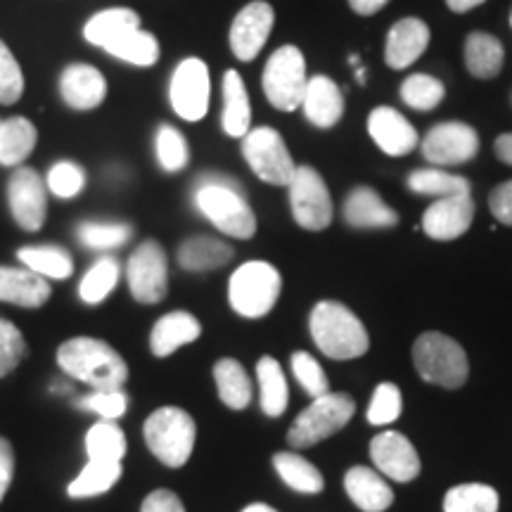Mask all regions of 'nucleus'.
I'll list each match as a JSON object with an SVG mask.
<instances>
[{
  "label": "nucleus",
  "instance_id": "f257e3e1",
  "mask_svg": "<svg viewBox=\"0 0 512 512\" xmlns=\"http://www.w3.org/2000/svg\"><path fill=\"white\" fill-rule=\"evenodd\" d=\"M195 207L204 219L235 240H249L256 233V216L245 190L235 178L223 174L200 176L195 183Z\"/></svg>",
  "mask_w": 512,
  "mask_h": 512
},
{
  "label": "nucleus",
  "instance_id": "f03ea898",
  "mask_svg": "<svg viewBox=\"0 0 512 512\" xmlns=\"http://www.w3.org/2000/svg\"><path fill=\"white\" fill-rule=\"evenodd\" d=\"M57 363L74 380L91 384L93 392L124 389L128 366L117 349L95 337H72L57 349Z\"/></svg>",
  "mask_w": 512,
  "mask_h": 512
},
{
  "label": "nucleus",
  "instance_id": "7ed1b4c3",
  "mask_svg": "<svg viewBox=\"0 0 512 512\" xmlns=\"http://www.w3.org/2000/svg\"><path fill=\"white\" fill-rule=\"evenodd\" d=\"M309 330L316 347L335 361H351L370 349L366 325L349 306L318 302L309 316Z\"/></svg>",
  "mask_w": 512,
  "mask_h": 512
},
{
  "label": "nucleus",
  "instance_id": "20e7f679",
  "mask_svg": "<svg viewBox=\"0 0 512 512\" xmlns=\"http://www.w3.org/2000/svg\"><path fill=\"white\" fill-rule=\"evenodd\" d=\"M413 366L422 380L444 389H460L470 377L465 349L441 332H425L415 339Z\"/></svg>",
  "mask_w": 512,
  "mask_h": 512
},
{
  "label": "nucleus",
  "instance_id": "39448f33",
  "mask_svg": "<svg viewBox=\"0 0 512 512\" xmlns=\"http://www.w3.org/2000/svg\"><path fill=\"white\" fill-rule=\"evenodd\" d=\"M143 437L159 463L166 467H183L195 448L197 425L183 408L164 406L145 420Z\"/></svg>",
  "mask_w": 512,
  "mask_h": 512
},
{
  "label": "nucleus",
  "instance_id": "423d86ee",
  "mask_svg": "<svg viewBox=\"0 0 512 512\" xmlns=\"http://www.w3.org/2000/svg\"><path fill=\"white\" fill-rule=\"evenodd\" d=\"M356 413V401L351 394L344 392H328L311 401L309 408H304L292 422L287 432V444L297 451L311 448L320 441L330 439L332 434L349 425Z\"/></svg>",
  "mask_w": 512,
  "mask_h": 512
},
{
  "label": "nucleus",
  "instance_id": "0eeeda50",
  "mask_svg": "<svg viewBox=\"0 0 512 512\" xmlns=\"http://www.w3.org/2000/svg\"><path fill=\"white\" fill-rule=\"evenodd\" d=\"M283 292V275L268 261H247L230 275L228 302L242 318H264Z\"/></svg>",
  "mask_w": 512,
  "mask_h": 512
},
{
  "label": "nucleus",
  "instance_id": "6e6552de",
  "mask_svg": "<svg viewBox=\"0 0 512 512\" xmlns=\"http://www.w3.org/2000/svg\"><path fill=\"white\" fill-rule=\"evenodd\" d=\"M306 83V60L297 46H283L268 57L261 86L275 110L294 112L302 107Z\"/></svg>",
  "mask_w": 512,
  "mask_h": 512
},
{
  "label": "nucleus",
  "instance_id": "1a4fd4ad",
  "mask_svg": "<svg viewBox=\"0 0 512 512\" xmlns=\"http://www.w3.org/2000/svg\"><path fill=\"white\" fill-rule=\"evenodd\" d=\"M242 157L252 166L256 178H261L264 183L280 185V188H287L294 171H297V164H294L283 136L271 126L252 128L242 138Z\"/></svg>",
  "mask_w": 512,
  "mask_h": 512
},
{
  "label": "nucleus",
  "instance_id": "9d476101",
  "mask_svg": "<svg viewBox=\"0 0 512 512\" xmlns=\"http://www.w3.org/2000/svg\"><path fill=\"white\" fill-rule=\"evenodd\" d=\"M287 190H290L292 216L299 228L311 230V233L330 228L335 207H332L328 185L313 166H297Z\"/></svg>",
  "mask_w": 512,
  "mask_h": 512
},
{
  "label": "nucleus",
  "instance_id": "9b49d317",
  "mask_svg": "<svg viewBox=\"0 0 512 512\" xmlns=\"http://www.w3.org/2000/svg\"><path fill=\"white\" fill-rule=\"evenodd\" d=\"M128 290L138 304H159L169 292V261L157 240L136 247L126 266Z\"/></svg>",
  "mask_w": 512,
  "mask_h": 512
},
{
  "label": "nucleus",
  "instance_id": "f8f14e48",
  "mask_svg": "<svg viewBox=\"0 0 512 512\" xmlns=\"http://www.w3.org/2000/svg\"><path fill=\"white\" fill-rule=\"evenodd\" d=\"M422 157L434 166H460L479 155V136L463 121H444L432 126L420 140Z\"/></svg>",
  "mask_w": 512,
  "mask_h": 512
},
{
  "label": "nucleus",
  "instance_id": "ddd939ff",
  "mask_svg": "<svg viewBox=\"0 0 512 512\" xmlns=\"http://www.w3.org/2000/svg\"><path fill=\"white\" fill-rule=\"evenodd\" d=\"M211 79L209 67L200 57H188L171 76L169 100L178 117L185 121H200L209 110Z\"/></svg>",
  "mask_w": 512,
  "mask_h": 512
},
{
  "label": "nucleus",
  "instance_id": "4468645a",
  "mask_svg": "<svg viewBox=\"0 0 512 512\" xmlns=\"http://www.w3.org/2000/svg\"><path fill=\"white\" fill-rule=\"evenodd\" d=\"M8 204L19 228L36 233L48 216V185L29 166H17L8 181Z\"/></svg>",
  "mask_w": 512,
  "mask_h": 512
},
{
  "label": "nucleus",
  "instance_id": "2eb2a0df",
  "mask_svg": "<svg viewBox=\"0 0 512 512\" xmlns=\"http://www.w3.org/2000/svg\"><path fill=\"white\" fill-rule=\"evenodd\" d=\"M273 22L275 12L264 0H254V3L245 5L238 12V17L233 19V27H230L228 34L233 55L242 62H252L264 50L268 36L273 31Z\"/></svg>",
  "mask_w": 512,
  "mask_h": 512
},
{
  "label": "nucleus",
  "instance_id": "dca6fc26",
  "mask_svg": "<svg viewBox=\"0 0 512 512\" xmlns=\"http://www.w3.org/2000/svg\"><path fill=\"white\" fill-rule=\"evenodd\" d=\"M475 200L470 192L463 195H451L434 200L422 214V230L427 238L437 242H451L458 240L470 230L472 221H475Z\"/></svg>",
  "mask_w": 512,
  "mask_h": 512
},
{
  "label": "nucleus",
  "instance_id": "f3484780",
  "mask_svg": "<svg viewBox=\"0 0 512 512\" xmlns=\"http://www.w3.org/2000/svg\"><path fill=\"white\" fill-rule=\"evenodd\" d=\"M370 458H373L375 470L382 477L394 479V482H413L422 470L418 451H415L411 439L401 432L377 434L370 441Z\"/></svg>",
  "mask_w": 512,
  "mask_h": 512
},
{
  "label": "nucleus",
  "instance_id": "a211bd4d",
  "mask_svg": "<svg viewBox=\"0 0 512 512\" xmlns=\"http://www.w3.org/2000/svg\"><path fill=\"white\" fill-rule=\"evenodd\" d=\"M368 133L389 157H406L420 145L418 131L394 107H375L368 117Z\"/></svg>",
  "mask_w": 512,
  "mask_h": 512
},
{
  "label": "nucleus",
  "instance_id": "6ab92c4d",
  "mask_svg": "<svg viewBox=\"0 0 512 512\" xmlns=\"http://www.w3.org/2000/svg\"><path fill=\"white\" fill-rule=\"evenodd\" d=\"M427 46H430V27L418 17H403L389 29L387 43H384V62L387 67L401 72L418 62Z\"/></svg>",
  "mask_w": 512,
  "mask_h": 512
},
{
  "label": "nucleus",
  "instance_id": "aec40b11",
  "mask_svg": "<svg viewBox=\"0 0 512 512\" xmlns=\"http://www.w3.org/2000/svg\"><path fill=\"white\" fill-rule=\"evenodd\" d=\"M60 95L72 110L91 112L105 100L107 81L91 64H69L60 76Z\"/></svg>",
  "mask_w": 512,
  "mask_h": 512
},
{
  "label": "nucleus",
  "instance_id": "412c9836",
  "mask_svg": "<svg viewBox=\"0 0 512 512\" xmlns=\"http://www.w3.org/2000/svg\"><path fill=\"white\" fill-rule=\"evenodd\" d=\"M304 117L316 128H332L344 117V93L330 76H311L302 100Z\"/></svg>",
  "mask_w": 512,
  "mask_h": 512
},
{
  "label": "nucleus",
  "instance_id": "4be33fe9",
  "mask_svg": "<svg viewBox=\"0 0 512 512\" xmlns=\"http://www.w3.org/2000/svg\"><path fill=\"white\" fill-rule=\"evenodd\" d=\"M342 214L351 228L375 230L399 226V214L370 185H358L349 192Z\"/></svg>",
  "mask_w": 512,
  "mask_h": 512
},
{
  "label": "nucleus",
  "instance_id": "5701e85b",
  "mask_svg": "<svg viewBox=\"0 0 512 512\" xmlns=\"http://www.w3.org/2000/svg\"><path fill=\"white\" fill-rule=\"evenodd\" d=\"M50 283L43 275L24 268L0 266V302L24 306V309H41L50 299Z\"/></svg>",
  "mask_w": 512,
  "mask_h": 512
},
{
  "label": "nucleus",
  "instance_id": "b1692460",
  "mask_svg": "<svg viewBox=\"0 0 512 512\" xmlns=\"http://www.w3.org/2000/svg\"><path fill=\"white\" fill-rule=\"evenodd\" d=\"M344 491H347L351 503L363 512H384L392 508L394 503L392 486L373 467L356 465L347 470V475H344Z\"/></svg>",
  "mask_w": 512,
  "mask_h": 512
},
{
  "label": "nucleus",
  "instance_id": "393cba45",
  "mask_svg": "<svg viewBox=\"0 0 512 512\" xmlns=\"http://www.w3.org/2000/svg\"><path fill=\"white\" fill-rule=\"evenodd\" d=\"M202 335V325L192 313L188 311H174L166 313L155 323L150 332V349L157 358L171 356L185 344H192Z\"/></svg>",
  "mask_w": 512,
  "mask_h": 512
},
{
  "label": "nucleus",
  "instance_id": "a878e982",
  "mask_svg": "<svg viewBox=\"0 0 512 512\" xmlns=\"http://www.w3.org/2000/svg\"><path fill=\"white\" fill-rule=\"evenodd\" d=\"M221 126L230 138H245L252 131V105L242 76L235 69L223 74Z\"/></svg>",
  "mask_w": 512,
  "mask_h": 512
},
{
  "label": "nucleus",
  "instance_id": "bb28decb",
  "mask_svg": "<svg viewBox=\"0 0 512 512\" xmlns=\"http://www.w3.org/2000/svg\"><path fill=\"white\" fill-rule=\"evenodd\" d=\"M233 247L219 238L195 235L181 242L178 247V266L188 273H207L226 266L233 259Z\"/></svg>",
  "mask_w": 512,
  "mask_h": 512
},
{
  "label": "nucleus",
  "instance_id": "cd10ccee",
  "mask_svg": "<svg viewBox=\"0 0 512 512\" xmlns=\"http://www.w3.org/2000/svg\"><path fill=\"white\" fill-rule=\"evenodd\" d=\"M505 62L503 43L486 31H472L465 41V67L475 79L489 81L501 74Z\"/></svg>",
  "mask_w": 512,
  "mask_h": 512
},
{
  "label": "nucleus",
  "instance_id": "c85d7f7f",
  "mask_svg": "<svg viewBox=\"0 0 512 512\" xmlns=\"http://www.w3.org/2000/svg\"><path fill=\"white\" fill-rule=\"evenodd\" d=\"M133 29H140V17L136 10L110 8L88 19L86 27H83V36H86V41L91 43V46L105 50L107 46H112L114 41H119L121 36Z\"/></svg>",
  "mask_w": 512,
  "mask_h": 512
},
{
  "label": "nucleus",
  "instance_id": "c756f323",
  "mask_svg": "<svg viewBox=\"0 0 512 512\" xmlns=\"http://www.w3.org/2000/svg\"><path fill=\"white\" fill-rule=\"evenodd\" d=\"M256 380L261 392V411L268 418H280L290 403V387H287L285 373L273 356H261L256 363Z\"/></svg>",
  "mask_w": 512,
  "mask_h": 512
},
{
  "label": "nucleus",
  "instance_id": "7c9ffc66",
  "mask_svg": "<svg viewBox=\"0 0 512 512\" xmlns=\"http://www.w3.org/2000/svg\"><path fill=\"white\" fill-rule=\"evenodd\" d=\"M38 143V131L29 119L10 117L0 121V164L19 166Z\"/></svg>",
  "mask_w": 512,
  "mask_h": 512
},
{
  "label": "nucleus",
  "instance_id": "2f4dec72",
  "mask_svg": "<svg viewBox=\"0 0 512 512\" xmlns=\"http://www.w3.org/2000/svg\"><path fill=\"white\" fill-rule=\"evenodd\" d=\"M214 380L219 389V399L233 411H245L252 403V380L247 370L235 358H221L214 366Z\"/></svg>",
  "mask_w": 512,
  "mask_h": 512
},
{
  "label": "nucleus",
  "instance_id": "473e14b6",
  "mask_svg": "<svg viewBox=\"0 0 512 512\" xmlns=\"http://www.w3.org/2000/svg\"><path fill=\"white\" fill-rule=\"evenodd\" d=\"M273 467L280 475V479H283L292 491H299V494L313 496L325 489V479L320 475L318 467L309 463L304 456H299V453H275Z\"/></svg>",
  "mask_w": 512,
  "mask_h": 512
},
{
  "label": "nucleus",
  "instance_id": "72a5a7b5",
  "mask_svg": "<svg viewBox=\"0 0 512 512\" xmlns=\"http://www.w3.org/2000/svg\"><path fill=\"white\" fill-rule=\"evenodd\" d=\"M17 259L22 261L29 271L43 275L46 280H64L74 273V261L67 249L55 245H34L22 247L17 252Z\"/></svg>",
  "mask_w": 512,
  "mask_h": 512
},
{
  "label": "nucleus",
  "instance_id": "f704fd0d",
  "mask_svg": "<svg viewBox=\"0 0 512 512\" xmlns=\"http://www.w3.org/2000/svg\"><path fill=\"white\" fill-rule=\"evenodd\" d=\"M121 479V463H107V460H88L81 475L69 484L67 494L72 498H93L110 491Z\"/></svg>",
  "mask_w": 512,
  "mask_h": 512
},
{
  "label": "nucleus",
  "instance_id": "c9c22d12",
  "mask_svg": "<svg viewBox=\"0 0 512 512\" xmlns=\"http://www.w3.org/2000/svg\"><path fill=\"white\" fill-rule=\"evenodd\" d=\"M88 460H107V463H121L126 456L124 430L112 420H100L86 434Z\"/></svg>",
  "mask_w": 512,
  "mask_h": 512
},
{
  "label": "nucleus",
  "instance_id": "e433bc0d",
  "mask_svg": "<svg viewBox=\"0 0 512 512\" xmlns=\"http://www.w3.org/2000/svg\"><path fill=\"white\" fill-rule=\"evenodd\" d=\"M105 53L117 57L121 62L136 64V67H152L159 60V41L150 31L133 29L105 48Z\"/></svg>",
  "mask_w": 512,
  "mask_h": 512
},
{
  "label": "nucleus",
  "instance_id": "4c0bfd02",
  "mask_svg": "<svg viewBox=\"0 0 512 512\" xmlns=\"http://www.w3.org/2000/svg\"><path fill=\"white\" fill-rule=\"evenodd\" d=\"M119 261L114 256H102L95 264L88 268V273L83 275L79 285V297L86 304H100L114 292V287L119 283Z\"/></svg>",
  "mask_w": 512,
  "mask_h": 512
},
{
  "label": "nucleus",
  "instance_id": "58836bf2",
  "mask_svg": "<svg viewBox=\"0 0 512 512\" xmlns=\"http://www.w3.org/2000/svg\"><path fill=\"white\" fill-rule=\"evenodd\" d=\"M408 188L415 195H427L434 197V200H441V197L470 192V181L463 176L448 174L444 169H418L408 176Z\"/></svg>",
  "mask_w": 512,
  "mask_h": 512
},
{
  "label": "nucleus",
  "instance_id": "ea45409f",
  "mask_svg": "<svg viewBox=\"0 0 512 512\" xmlns=\"http://www.w3.org/2000/svg\"><path fill=\"white\" fill-rule=\"evenodd\" d=\"M444 512H498V491L489 484H458L446 491Z\"/></svg>",
  "mask_w": 512,
  "mask_h": 512
},
{
  "label": "nucleus",
  "instance_id": "a19ab883",
  "mask_svg": "<svg viewBox=\"0 0 512 512\" xmlns=\"http://www.w3.org/2000/svg\"><path fill=\"white\" fill-rule=\"evenodd\" d=\"M401 100L403 105L411 107L415 112H432L437 110L444 100L446 88L439 79L430 74H411L401 83Z\"/></svg>",
  "mask_w": 512,
  "mask_h": 512
},
{
  "label": "nucleus",
  "instance_id": "79ce46f5",
  "mask_svg": "<svg viewBox=\"0 0 512 512\" xmlns=\"http://www.w3.org/2000/svg\"><path fill=\"white\" fill-rule=\"evenodd\" d=\"M157 162L166 174H178L190 164V145L178 128L164 124L157 131Z\"/></svg>",
  "mask_w": 512,
  "mask_h": 512
},
{
  "label": "nucleus",
  "instance_id": "37998d69",
  "mask_svg": "<svg viewBox=\"0 0 512 512\" xmlns=\"http://www.w3.org/2000/svg\"><path fill=\"white\" fill-rule=\"evenodd\" d=\"M79 242L88 249H117L133 238V228L128 223H102L88 221L79 226Z\"/></svg>",
  "mask_w": 512,
  "mask_h": 512
},
{
  "label": "nucleus",
  "instance_id": "c03bdc74",
  "mask_svg": "<svg viewBox=\"0 0 512 512\" xmlns=\"http://www.w3.org/2000/svg\"><path fill=\"white\" fill-rule=\"evenodd\" d=\"M403 411V396L401 389L394 382H380L375 387L373 399H370L366 418L373 427L392 425L394 420L401 418Z\"/></svg>",
  "mask_w": 512,
  "mask_h": 512
},
{
  "label": "nucleus",
  "instance_id": "a18cd8bd",
  "mask_svg": "<svg viewBox=\"0 0 512 512\" xmlns=\"http://www.w3.org/2000/svg\"><path fill=\"white\" fill-rule=\"evenodd\" d=\"M292 373L297 377V382L302 384V389L313 399L330 392V380L325 375V370L320 363L313 358L309 351H294L292 354Z\"/></svg>",
  "mask_w": 512,
  "mask_h": 512
},
{
  "label": "nucleus",
  "instance_id": "49530a36",
  "mask_svg": "<svg viewBox=\"0 0 512 512\" xmlns=\"http://www.w3.org/2000/svg\"><path fill=\"white\" fill-rule=\"evenodd\" d=\"M24 93V74L19 67L17 57L10 48L0 41V105H15L22 100Z\"/></svg>",
  "mask_w": 512,
  "mask_h": 512
},
{
  "label": "nucleus",
  "instance_id": "de8ad7c7",
  "mask_svg": "<svg viewBox=\"0 0 512 512\" xmlns=\"http://www.w3.org/2000/svg\"><path fill=\"white\" fill-rule=\"evenodd\" d=\"M24 356H27V342L22 330L10 320L0 318V377L10 375Z\"/></svg>",
  "mask_w": 512,
  "mask_h": 512
},
{
  "label": "nucleus",
  "instance_id": "09e8293b",
  "mask_svg": "<svg viewBox=\"0 0 512 512\" xmlns=\"http://www.w3.org/2000/svg\"><path fill=\"white\" fill-rule=\"evenodd\" d=\"M83 185H86V174L74 162H57L48 174V190L62 200H72L83 190Z\"/></svg>",
  "mask_w": 512,
  "mask_h": 512
},
{
  "label": "nucleus",
  "instance_id": "8fccbe9b",
  "mask_svg": "<svg viewBox=\"0 0 512 512\" xmlns=\"http://www.w3.org/2000/svg\"><path fill=\"white\" fill-rule=\"evenodd\" d=\"M83 411L98 413L102 420L117 422L128 408V396L124 389H107V392H93L79 401Z\"/></svg>",
  "mask_w": 512,
  "mask_h": 512
},
{
  "label": "nucleus",
  "instance_id": "3c124183",
  "mask_svg": "<svg viewBox=\"0 0 512 512\" xmlns=\"http://www.w3.org/2000/svg\"><path fill=\"white\" fill-rule=\"evenodd\" d=\"M489 209L498 223L512 228V181H505L491 190Z\"/></svg>",
  "mask_w": 512,
  "mask_h": 512
},
{
  "label": "nucleus",
  "instance_id": "603ef678",
  "mask_svg": "<svg viewBox=\"0 0 512 512\" xmlns=\"http://www.w3.org/2000/svg\"><path fill=\"white\" fill-rule=\"evenodd\" d=\"M140 512H188L181 498H178L171 489H157L140 505Z\"/></svg>",
  "mask_w": 512,
  "mask_h": 512
},
{
  "label": "nucleus",
  "instance_id": "864d4df0",
  "mask_svg": "<svg viewBox=\"0 0 512 512\" xmlns=\"http://www.w3.org/2000/svg\"><path fill=\"white\" fill-rule=\"evenodd\" d=\"M12 477H15V448L5 437H0V503L8 494Z\"/></svg>",
  "mask_w": 512,
  "mask_h": 512
},
{
  "label": "nucleus",
  "instance_id": "5fc2aeb1",
  "mask_svg": "<svg viewBox=\"0 0 512 512\" xmlns=\"http://www.w3.org/2000/svg\"><path fill=\"white\" fill-rule=\"evenodd\" d=\"M387 3H389V0H349L351 10H354L356 15H361V17L375 15V12H380Z\"/></svg>",
  "mask_w": 512,
  "mask_h": 512
},
{
  "label": "nucleus",
  "instance_id": "6e6d98bb",
  "mask_svg": "<svg viewBox=\"0 0 512 512\" xmlns=\"http://www.w3.org/2000/svg\"><path fill=\"white\" fill-rule=\"evenodd\" d=\"M494 150H496V157L501 159L503 164L512 166V133H503V136H498L494 143Z\"/></svg>",
  "mask_w": 512,
  "mask_h": 512
},
{
  "label": "nucleus",
  "instance_id": "4d7b16f0",
  "mask_svg": "<svg viewBox=\"0 0 512 512\" xmlns=\"http://www.w3.org/2000/svg\"><path fill=\"white\" fill-rule=\"evenodd\" d=\"M486 0H446L448 10L456 12V15H463V12H470L479 8V5H484Z\"/></svg>",
  "mask_w": 512,
  "mask_h": 512
},
{
  "label": "nucleus",
  "instance_id": "13d9d810",
  "mask_svg": "<svg viewBox=\"0 0 512 512\" xmlns=\"http://www.w3.org/2000/svg\"><path fill=\"white\" fill-rule=\"evenodd\" d=\"M242 512H278V510L271 508V505H266V503H252V505H247Z\"/></svg>",
  "mask_w": 512,
  "mask_h": 512
},
{
  "label": "nucleus",
  "instance_id": "bf43d9fd",
  "mask_svg": "<svg viewBox=\"0 0 512 512\" xmlns=\"http://www.w3.org/2000/svg\"><path fill=\"white\" fill-rule=\"evenodd\" d=\"M366 74H368L366 69L358 67V69H356V81H358V83H366Z\"/></svg>",
  "mask_w": 512,
  "mask_h": 512
},
{
  "label": "nucleus",
  "instance_id": "052dcab7",
  "mask_svg": "<svg viewBox=\"0 0 512 512\" xmlns=\"http://www.w3.org/2000/svg\"><path fill=\"white\" fill-rule=\"evenodd\" d=\"M510 29H512V10H510Z\"/></svg>",
  "mask_w": 512,
  "mask_h": 512
}]
</instances>
